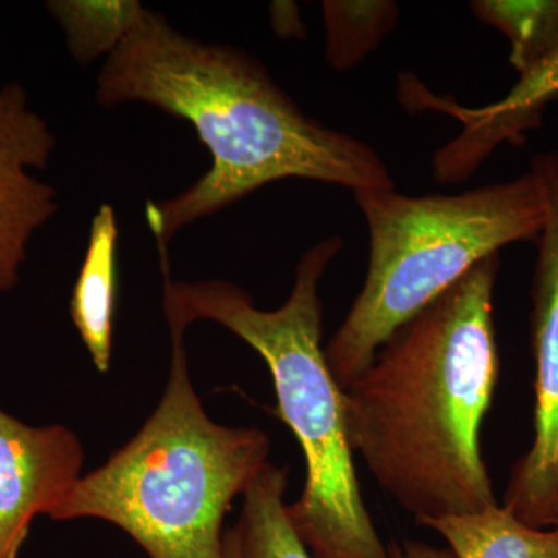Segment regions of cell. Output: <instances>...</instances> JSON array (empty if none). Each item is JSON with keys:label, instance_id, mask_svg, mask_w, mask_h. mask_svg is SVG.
Wrapping results in <instances>:
<instances>
[{"label": "cell", "instance_id": "cell-1", "mask_svg": "<svg viewBox=\"0 0 558 558\" xmlns=\"http://www.w3.org/2000/svg\"><path fill=\"white\" fill-rule=\"evenodd\" d=\"M95 98L102 108L145 102L189 121L211 154V168L193 185L146 205L159 248L278 180H317L354 194L396 189L373 146L307 117L263 62L190 38L153 10L102 62Z\"/></svg>", "mask_w": 558, "mask_h": 558}, {"label": "cell", "instance_id": "cell-2", "mask_svg": "<svg viewBox=\"0 0 558 558\" xmlns=\"http://www.w3.org/2000/svg\"><path fill=\"white\" fill-rule=\"evenodd\" d=\"M499 255L396 330L343 389L352 453L418 526L497 505L480 432L499 380Z\"/></svg>", "mask_w": 558, "mask_h": 558}, {"label": "cell", "instance_id": "cell-3", "mask_svg": "<svg viewBox=\"0 0 558 558\" xmlns=\"http://www.w3.org/2000/svg\"><path fill=\"white\" fill-rule=\"evenodd\" d=\"M343 245L339 236L312 245L296 264L288 301L275 311L259 310L247 290L226 279L174 281L170 260H161L163 311L170 332L185 333L202 319L218 323L269 366L275 414L292 429L306 461L303 494L288 505V515L312 558H391L363 499L343 389L322 343L319 282Z\"/></svg>", "mask_w": 558, "mask_h": 558}, {"label": "cell", "instance_id": "cell-4", "mask_svg": "<svg viewBox=\"0 0 558 558\" xmlns=\"http://www.w3.org/2000/svg\"><path fill=\"white\" fill-rule=\"evenodd\" d=\"M170 333L159 405L126 446L81 476L50 519L108 521L150 558H223V521L269 464L270 440L263 429L208 416L191 381L185 333Z\"/></svg>", "mask_w": 558, "mask_h": 558}, {"label": "cell", "instance_id": "cell-5", "mask_svg": "<svg viewBox=\"0 0 558 558\" xmlns=\"http://www.w3.org/2000/svg\"><path fill=\"white\" fill-rule=\"evenodd\" d=\"M369 233L368 274L325 347L341 389L363 373L389 337L458 284L481 260L515 242H535L545 197L526 174L459 194L355 193Z\"/></svg>", "mask_w": 558, "mask_h": 558}, {"label": "cell", "instance_id": "cell-6", "mask_svg": "<svg viewBox=\"0 0 558 558\" xmlns=\"http://www.w3.org/2000/svg\"><path fill=\"white\" fill-rule=\"evenodd\" d=\"M529 171L545 197L535 241L531 336L535 359L534 438L510 470L502 506L535 529L558 527V150L539 153Z\"/></svg>", "mask_w": 558, "mask_h": 558}, {"label": "cell", "instance_id": "cell-7", "mask_svg": "<svg viewBox=\"0 0 558 558\" xmlns=\"http://www.w3.org/2000/svg\"><path fill=\"white\" fill-rule=\"evenodd\" d=\"M398 98L410 112L446 113L462 124L457 137L433 154V178L440 185L465 182L502 145L520 146L542 126L543 112L558 100V47L520 75L515 86L492 105L468 108L450 95L435 94L413 73L399 76Z\"/></svg>", "mask_w": 558, "mask_h": 558}, {"label": "cell", "instance_id": "cell-8", "mask_svg": "<svg viewBox=\"0 0 558 558\" xmlns=\"http://www.w3.org/2000/svg\"><path fill=\"white\" fill-rule=\"evenodd\" d=\"M57 148L47 121L28 106L17 83L0 86V293L16 288L33 234L58 211L57 190L44 170Z\"/></svg>", "mask_w": 558, "mask_h": 558}, {"label": "cell", "instance_id": "cell-9", "mask_svg": "<svg viewBox=\"0 0 558 558\" xmlns=\"http://www.w3.org/2000/svg\"><path fill=\"white\" fill-rule=\"evenodd\" d=\"M83 464L72 429L33 427L0 409V558H17L32 521L53 515Z\"/></svg>", "mask_w": 558, "mask_h": 558}, {"label": "cell", "instance_id": "cell-10", "mask_svg": "<svg viewBox=\"0 0 558 558\" xmlns=\"http://www.w3.org/2000/svg\"><path fill=\"white\" fill-rule=\"evenodd\" d=\"M116 209L102 204L92 219L89 244L70 300V318L95 368L106 374L112 362L117 303Z\"/></svg>", "mask_w": 558, "mask_h": 558}, {"label": "cell", "instance_id": "cell-11", "mask_svg": "<svg viewBox=\"0 0 558 558\" xmlns=\"http://www.w3.org/2000/svg\"><path fill=\"white\" fill-rule=\"evenodd\" d=\"M446 539L457 558H558V527L535 529L506 506L468 515L424 521Z\"/></svg>", "mask_w": 558, "mask_h": 558}, {"label": "cell", "instance_id": "cell-12", "mask_svg": "<svg viewBox=\"0 0 558 558\" xmlns=\"http://www.w3.org/2000/svg\"><path fill=\"white\" fill-rule=\"evenodd\" d=\"M289 469L267 464L244 494L240 523L242 558H312L288 515Z\"/></svg>", "mask_w": 558, "mask_h": 558}, {"label": "cell", "instance_id": "cell-13", "mask_svg": "<svg viewBox=\"0 0 558 558\" xmlns=\"http://www.w3.org/2000/svg\"><path fill=\"white\" fill-rule=\"evenodd\" d=\"M46 10L64 33L70 57L81 65L109 58L148 11L137 0H50Z\"/></svg>", "mask_w": 558, "mask_h": 558}, {"label": "cell", "instance_id": "cell-14", "mask_svg": "<svg viewBox=\"0 0 558 558\" xmlns=\"http://www.w3.org/2000/svg\"><path fill=\"white\" fill-rule=\"evenodd\" d=\"M470 10L506 36L509 62L519 75L558 47V0H475Z\"/></svg>", "mask_w": 558, "mask_h": 558}, {"label": "cell", "instance_id": "cell-15", "mask_svg": "<svg viewBox=\"0 0 558 558\" xmlns=\"http://www.w3.org/2000/svg\"><path fill=\"white\" fill-rule=\"evenodd\" d=\"M322 10L326 60L337 72H347L365 60L400 16L398 3L389 0H326Z\"/></svg>", "mask_w": 558, "mask_h": 558}, {"label": "cell", "instance_id": "cell-16", "mask_svg": "<svg viewBox=\"0 0 558 558\" xmlns=\"http://www.w3.org/2000/svg\"><path fill=\"white\" fill-rule=\"evenodd\" d=\"M391 558H457L449 548H435L422 542H405L402 546L392 545Z\"/></svg>", "mask_w": 558, "mask_h": 558}, {"label": "cell", "instance_id": "cell-17", "mask_svg": "<svg viewBox=\"0 0 558 558\" xmlns=\"http://www.w3.org/2000/svg\"><path fill=\"white\" fill-rule=\"evenodd\" d=\"M223 558L241 557V537L238 526L227 529L223 535Z\"/></svg>", "mask_w": 558, "mask_h": 558}]
</instances>
